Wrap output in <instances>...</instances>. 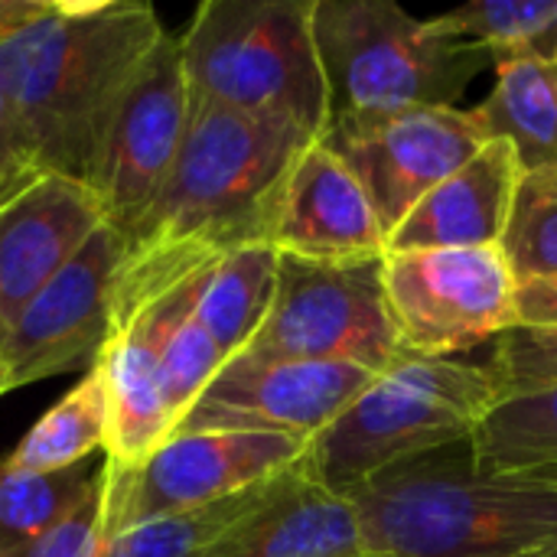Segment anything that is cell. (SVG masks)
Listing matches in <instances>:
<instances>
[{
	"label": "cell",
	"instance_id": "cell-1",
	"mask_svg": "<svg viewBox=\"0 0 557 557\" xmlns=\"http://www.w3.org/2000/svg\"><path fill=\"white\" fill-rule=\"evenodd\" d=\"M313 140L320 137L294 121L193 101L173 173L144 222L124 238L114 284V336L147 304L225 251L271 245L290 166Z\"/></svg>",
	"mask_w": 557,
	"mask_h": 557
},
{
	"label": "cell",
	"instance_id": "cell-2",
	"mask_svg": "<svg viewBox=\"0 0 557 557\" xmlns=\"http://www.w3.org/2000/svg\"><path fill=\"white\" fill-rule=\"evenodd\" d=\"M163 36L153 7L134 0H52L0 36V95L42 173L91 186L114 104Z\"/></svg>",
	"mask_w": 557,
	"mask_h": 557
},
{
	"label": "cell",
	"instance_id": "cell-3",
	"mask_svg": "<svg viewBox=\"0 0 557 557\" xmlns=\"http://www.w3.org/2000/svg\"><path fill=\"white\" fill-rule=\"evenodd\" d=\"M346 499L369 557H557V490L480 473L473 441L411 457Z\"/></svg>",
	"mask_w": 557,
	"mask_h": 557
},
{
	"label": "cell",
	"instance_id": "cell-4",
	"mask_svg": "<svg viewBox=\"0 0 557 557\" xmlns=\"http://www.w3.org/2000/svg\"><path fill=\"white\" fill-rule=\"evenodd\" d=\"M313 39L330 127L457 108L470 82L493 65L483 46L454 39L392 0H313Z\"/></svg>",
	"mask_w": 557,
	"mask_h": 557
},
{
	"label": "cell",
	"instance_id": "cell-5",
	"mask_svg": "<svg viewBox=\"0 0 557 557\" xmlns=\"http://www.w3.org/2000/svg\"><path fill=\"white\" fill-rule=\"evenodd\" d=\"M499 398L490 366L405 356L307 444L304 467L323 490L346 499L411 457L473 441Z\"/></svg>",
	"mask_w": 557,
	"mask_h": 557
},
{
	"label": "cell",
	"instance_id": "cell-6",
	"mask_svg": "<svg viewBox=\"0 0 557 557\" xmlns=\"http://www.w3.org/2000/svg\"><path fill=\"white\" fill-rule=\"evenodd\" d=\"M189 98L258 117L330 127L313 0H206L180 36Z\"/></svg>",
	"mask_w": 557,
	"mask_h": 557
},
{
	"label": "cell",
	"instance_id": "cell-7",
	"mask_svg": "<svg viewBox=\"0 0 557 557\" xmlns=\"http://www.w3.org/2000/svg\"><path fill=\"white\" fill-rule=\"evenodd\" d=\"M235 359L349 362L372 375L401 362L405 352L385 294V258L330 264L281 255L271 313Z\"/></svg>",
	"mask_w": 557,
	"mask_h": 557
},
{
	"label": "cell",
	"instance_id": "cell-8",
	"mask_svg": "<svg viewBox=\"0 0 557 557\" xmlns=\"http://www.w3.org/2000/svg\"><path fill=\"white\" fill-rule=\"evenodd\" d=\"M385 294L405 356L457 359L516 326L519 281L503 248L385 255Z\"/></svg>",
	"mask_w": 557,
	"mask_h": 557
},
{
	"label": "cell",
	"instance_id": "cell-9",
	"mask_svg": "<svg viewBox=\"0 0 557 557\" xmlns=\"http://www.w3.org/2000/svg\"><path fill=\"white\" fill-rule=\"evenodd\" d=\"M307 441L258 431H202L176 434L134 470L104 467L101 539L134 525L193 512L251 486H261L297 467Z\"/></svg>",
	"mask_w": 557,
	"mask_h": 557
},
{
	"label": "cell",
	"instance_id": "cell-10",
	"mask_svg": "<svg viewBox=\"0 0 557 557\" xmlns=\"http://www.w3.org/2000/svg\"><path fill=\"white\" fill-rule=\"evenodd\" d=\"M189 78L180 36H163L127 82L108 121L91 189L104 219L131 238L163 193L189 127Z\"/></svg>",
	"mask_w": 557,
	"mask_h": 557
},
{
	"label": "cell",
	"instance_id": "cell-11",
	"mask_svg": "<svg viewBox=\"0 0 557 557\" xmlns=\"http://www.w3.org/2000/svg\"><path fill=\"white\" fill-rule=\"evenodd\" d=\"M124 238L101 225L88 245L26 304L0 339V398L23 385L95 369L114 336V284Z\"/></svg>",
	"mask_w": 557,
	"mask_h": 557
},
{
	"label": "cell",
	"instance_id": "cell-12",
	"mask_svg": "<svg viewBox=\"0 0 557 557\" xmlns=\"http://www.w3.org/2000/svg\"><path fill=\"white\" fill-rule=\"evenodd\" d=\"M362 183L385 235L473 160L493 137L476 108H414L366 124H333L320 137Z\"/></svg>",
	"mask_w": 557,
	"mask_h": 557
},
{
	"label": "cell",
	"instance_id": "cell-13",
	"mask_svg": "<svg viewBox=\"0 0 557 557\" xmlns=\"http://www.w3.org/2000/svg\"><path fill=\"white\" fill-rule=\"evenodd\" d=\"M369 369L349 362H251L232 359L176 424V434L258 431L313 441L372 382Z\"/></svg>",
	"mask_w": 557,
	"mask_h": 557
},
{
	"label": "cell",
	"instance_id": "cell-14",
	"mask_svg": "<svg viewBox=\"0 0 557 557\" xmlns=\"http://www.w3.org/2000/svg\"><path fill=\"white\" fill-rule=\"evenodd\" d=\"M212 264L147 304L98 356L95 369L108 392V470H134L173 437V414L163 392V346L196 310Z\"/></svg>",
	"mask_w": 557,
	"mask_h": 557
},
{
	"label": "cell",
	"instance_id": "cell-15",
	"mask_svg": "<svg viewBox=\"0 0 557 557\" xmlns=\"http://www.w3.org/2000/svg\"><path fill=\"white\" fill-rule=\"evenodd\" d=\"M101 225L98 193L59 173L36 176L0 206V339Z\"/></svg>",
	"mask_w": 557,
	"mask_h": 557
},
{
	"label": "cell",
	"instance_id": "cell-16",
	"mask_svg": "<svg viewBox=\"0 0 557 557\" xmlns=\"http://www.w3.org/2000/svg\"><path fill=\"white\" fill-rule=\"evenodd\" d=\"M271 245L281 255L330 264L388 255V235L362 183L323 140H313L290 166L274 212Z\"/></svg>",
	"mask_w": 557,
	"mask_h": 557
},
{
	"label": "cell",
	"instance_id": "cell-17",
	"mask_svg": "<svg viewBox=\"0 0 557 557\" xmlns=\"http://www.w3.org/2000/svg\"><path fill=\"white\" fill-rule=\"evenodd\" d=\"M202 557H369L349 499L323 490L304 460L232 522Z\"/></svg>",
	"mask_w": 557,
	"mask_h": 557
},
{
	"label": "cell",
	"instance_id": "cell-18",
	"mask_svg": "<svg viewBox=\"0 0 557 557\" xmlns=\"http://www.w3.org/2000/svg\"><path fill=\"white\" fill-rule=\"evenodd\" d=\"M522 166L506 140H490L454 176L431 189L388 235V255L441 248H499Z\"/></svg>",
	"mask_w": 557,
	"mask_h": 557
},
{
	"label": "cell",
	"instance_id": "cell-19",
	"mask_svg": "<svg viewBox=\"0 0 557 557\" xmlns=\"http://www.w3.org/2000/svg\"><path fill=\"white\" fill-rule=\"evenodd\" d=\"M281 251L268 242L225 251L206 277L196 317L212 333L225 359L242 356L264 326L277 290Z\"/></svg>",
	"mask_w": 557,
	"mask_h": 557
},
{
	"label": "cell",
	"instance_id": "cell-20",
	"mask_svg": "<svg viewBox=\"0 0 557 557\" xmlns=\"http://www.w3.org/2000/svg\"><path fill=\"white\" fill-rule=\"evenodd\" d=\"M476 114L493 140L516 150L522 173L557 166V62L499 65L496 85Z\"/></svg>",
	"mask_w": 557,
	"mask_h": 557
},
{
	"label": "cell",
	"instance_id": "cell-21",
	"mask_svg": "<svg viewBox=\"0 0 557 557\" xmlns=\"http://www.w3.org/2000/svg\"><path fill=\"white\" fill-rule=\"evenodd\" d=\"M108 447V392L98 369H88L0 460V470L55 473L88 463Z\"/></svg>",
	"mask_w": 557,
	"mask_h": 557
},
{
	"label": "cell",
	"instance_id": "cell-22",
	"mask_svg": "<svg viewBox=\"0 0 557 557\" xmlns=\"http://www.w3.org/2000/svg\"><path fill=\"white\" fill-rule=\"evenodd\" d=\"M101 467L82 463L55 473L0 470V557H23L55 532L98 490Z\"/></svg>",
	"mask_w": 557,
	"mask_h": 557
},
{
	"label": "cell",
	"instance_id": "cell-23",
	"mask_svg": "<svg viewBox=\"0 0 557 557\" xmlns=\"http://www.w3.org/2000/svg\"><path fill=\"white\" fill-rule=\"evenodd\" d=\"M454 39L483 46L493 65L557 62V0H473L434 16Z\"/></svg>",
	"mask_w": 557,
	"mask_h": 557
},
{
	"label": "cell",
	"instance_id": "cell-24",
	"mask_svg": "<svg viewBox=\"0 0 557 557\" xmlns=\"http://www.w3.org/2000/svg\"><path fill=\"white\" fill-rule=\"evenodd\" d=\"M480 473L509 476L557 463V385L509 395L493 405L473 434Z\"/></svg>",
	"mask_w": 557,
	"mask_h": 557
},
{
	"label": "cell",
	"instance_id": "cell-25",
	"mask_svg": "<svg viewBox=\"0 0 557 557\" xmlns=\"http://www.w3.org/2000/svg\"><path fill=\"white\" fill-rule=\"evenodd\" d=\"M277 480V476H274ZM251 486L238 496H228L222 503L193 509V512H176L163 516L144 525H134L127 532H117L111 539H101L95 557H202L206 548L245 512H251L271 490V483Z\"/></svg>",
	"mask_w": 557,
	"mask_h": 557
},
{
	"label": "cell",
	"instance_id": "cell-26",
	"mask_svg": "<svg viewBox=\"0 0 557 557\" xmlns=\"http://www.w3.org/2000/svg\"><path fill=\"white\" fill-rule=\"evenodd\" d=\"M499 248L519 284L557 277V166L522 173Z\"/></svg>",
	"mask_w": 557,
	"mask_h": 557
},
{
	"label": "cell",
	"instance_id": "cell-27",
	"mask_svg": "<svg viewBox=\"0 0 557 557\" xmlns=\"http://www.w3.org/2000/svg\"><path fill=\"white\" fill-rule=\"evenodd\" d=\"M225 362V352L193 310L163 346V392L173 414V431L209 388V382L222 372Z\"/></svg>",
	"mask_w": 557,
	"mask_h": 557
},
{
	"label": "cell",
	"instance_id": "cell-28",
	"mask_svg": "<svg viewBox=\"0 0 557 557\" xmlns=\"http://www.w3.org/2000/svg\"><path fill=\"white\" fill-rule=\"evenodd\" d=\"M499 395H529L557 385V330L512 326L493 346L490 362Z\"/></svg>",
	"mask_w": 557,
	"mask_h": 557
},
{
	"label": "cell",
	"instance_id": "cell-29",
	"mask_svg": "<svg viewBox=\"0 0 557 557\" xmlns=\"http://www.w3.org/2000/svg\"><path fill=\"white\" fill-rule=\"evenodd\" d=\"M101 519H104V467L98 490L42 542H36L23 557H95L101 545Z\"/></svg>",
	"mask_w": 557,
	"mask_h": 557
},
{
	"label": "cell",
	"instance_id": "cell-30",
	"mask_svg": "<svg viewBox=\"0 0 557 557\" xmlns=\"http://www.w3.org/2000/svg\"><path fill=\"white\" fill-rule=\"evenodd\" d=\"M36 176H42V170L36 166L20 124L0 95V206L10 202L16 193H23Z\"/></svg>",
	"mask_w": 557,
	"mask_h": 557
},
{
	"label": "cell",
	"instance_id": "cell-31",
	"mask_svg": "<svg viewBox=\"0 0 557 557\" xmlns=\"http://www.w3.org/2000/svg\"><path fill=\"white\" fill-rule=\"evenodd\" d=\"M516 326L557 330V277L519 284L516 297Z\"/></svg>",
	"mask_w": 557,
	"mask_h": 557
},
{
	"label": "cell",
	"instance_id": "cell-32",
	"mask_svg": "<svg viewBox=\"0 0 557 557\" xmlns=\"http://www.w3.org/2000/svg\"><path fill=\"white\" fill-rule=\"evenodd\" d=\"M49 7L52 0H0V36L39 20Z\"/></svg>",
	"mask_w": 557,
	"mask_h": 557
}]
</instances>
